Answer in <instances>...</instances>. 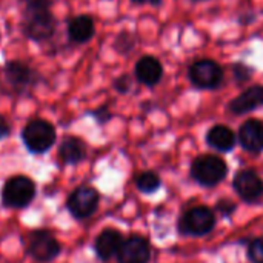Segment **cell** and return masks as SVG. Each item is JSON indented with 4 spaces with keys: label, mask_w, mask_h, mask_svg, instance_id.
<instances>
[{
    "label": "cell",
    "mask_w": 263,
    "mask_h": 263,
    "mask_svg": "<svg viewBox=\"0 0 263 263\" xmlns=\"http://www.w3.org/2000/svg\"><path fill=\"white\" fill-rule=\"evenodd\" d=\"M59 22L51 9H23L22 32L35 43H45L55 35Z\"/></svg>",
    "instance_id": "1"
},
{
    "label": "cell",
    "mask_w": 263,
    "mask_h": 263,
    "mask_svg": "<svg viewBox=\"0 0 263 263\" xmlns=\"http://www.w3.org/2000/svg\"><path fill=\"white\" fill-rule=\"evenodd\" d=\"M20 137L25 148L31 154L42 156L54 146L57 140V131L51 122L45 119H32L23 126Z\"/></svg>",
    "instance_id": "2"
},
{
    "label": "cell",
    "mask_w": 263,
    "mask_h": 263,
    "mask_svg": "<svg viewBox=\"0 0 263 263\" xmlns=\"http://www.w3.org/2000/svg\"><path fill=\"white\" fill-rule=\"evenodd\" d=\"M37 194L35 182L25 176L17 174L9 177L2 188V205L9 210H23L32 203Z\"/></svg>",
    "instance_id": "3"
},
{
    "label": "cell",
    "mask_w": 263,
    "mask_h": 263,
    "mask_svg": "<svg viewBox=\"0 0 263 263\" xmlns=\"http://www.w3.org/2000/svg\"><path fill=\"white\" fill-rule=\"evenodd\" d=\"M3 79L11 91L17 96L28 94L32 88L43 82L40 72L22 60H8L3 65Z\"/></svg>",
    "instance_id": "4"
},
{
    "label": "cell",
    "mask_w": 263,
    "mask_h": 263,
    "mask_svg": "<svg viewBox=\"0 0 263 263\" xmlns=\"http://www.w3.org/2000/svg\"><path fill=\"white\" fill-rule=\"evenodd\" d=\"M188 79L199 89H216L223 82V69L216 60L199 59L188 68Z\"/></svg>",
    "instance_id": "5"
},
{
    "label": "cell",
    "mask_w": 263,
    "mask_h": 263,
    "mask_svg": "<svg viewBox=\"0 0 263 263\" xmlns=\"http://www.w3.org/2000/svg\"><path fill=\"white\" fill-rule=\"evenodd\" d=\"M100 196L97 190L92 186H77L66 199V210L68 213L77 219V220H85L89 219L99 208Z\"/></svg>",
    "instance_id": "6"
},
{
    "label": "cell",
    "mask_w": 263,
    "mask_h": 263,
    "mask_svg": "<svg viewBox=\"0 0 263 263\" xmlns=\"http://www.w3.org/2000/svg\"><path fill=\"white\" fill-rule=\"evenodd\" d=\"M28 254L40 263H49L55 260L62 253V245L59 240L46 230H35L28 239Z\"/></svg>",
    "instance_id": "7"
},
{
    "label": "cell",
    "mask_w": 263,
    "mask_h": 263,
    "mask_svg": "<svg viewBox=\"0 0 263 263\" xmlns=\"http://www.w3.org/2000/svg\"><path fill=\"white\" fill-rule=\"evenodd\" d=\"M228 173L227 163L216 156H202L194 160L191 166V174L194 180L205 186H214L225 179Z\"/></svg>",
    "instance_id": "8"
},
{
    "label": "cell",
    "mask_w": 263,
    "mask_h": 263,
    "mask_svg": "<svg viewBox=\"0 0 263 263\" xmlns=\"http://www.w3.org/2000/svg\"><path fill=\"white\" fill-rule=\"evenodd\" d=\"M216 225V217L213 211L206 206H196L183 214L180 219V231L193 236L208 234Z\"/></svg>",
    "instance_id": "9"
},
{
    "label": "cell",
    "mask_w": 263,
    "mask_h": 263,
    "mask_svg": "<svg viewBox=\"0 0 263 263\" xmlns=\"http://www.w3.org/2000/svg\"><path fill=\"white\" fill-rule=\"evenodd\" d=\"M116 257L119 263H148L151 257L149 245L143 237L131 236L122 242Z\"/></svg>",
    "instance_id": "10"
},
{
    "label": "cell",
    "mask_w": 263,
    "mask_h": 263,
    "mask_svg": "<svg viewBox=\"0 0 263 263\" xmlns=\"http://www.w3.org/2000/svg\"><path fill=\"white\" fill-rule=\"evenodd\" d=\"M66 35L72 45H85L96 35V23L91 15L80 14L71 17L66 25Z\"/></svg>",
    "instance_id": "11"
},
{
    "label": "cell",
    "mask_w": 263,
    "mask_h": 263,
    "mask_svg": "<svg viewBox=\"0 0 263 263\" xmlns=\"http://www.w3.org/2000/svg\"><path fill=\"white\" fill-rule=\"evenodd\" d=\"M136 79L145 86H156L163 77V66L154 55H143L134 66Z\"/></svg>",
    "instance_id": "12"
},
{
    "label": "cell",
    "mask_w": 263,
    "mask_h": 263,
    "mask_svg": "<svg viewBox=\"0 0 263 263\" xmlns=\"http://www.w3.org/2000/svg\"><path fill=\"white\" fill-rule=\"evenodd\" d=\"M57 157L62 165H79L86 159V145L80 137L65 136L59 145Z\"/></svg>",
    "instance_id": "13"
},
{
    "label": "cell",
    "mask_w": 263,
    "mask_h": 263,
    "mask_svg": "<svg viewBox=\"0 0 263 263\" xmlns=\"http://www.w3.org/2000/svg\"><path fill=\"white\" fill-rule=\"evenodd\" d=\"M236 193L247 202H256L263 196V182L253 171H240L234 179Z\"/></svg>",
    "instance_id": "14"
},
{
    "label": "cell",
    "mask_w": 263,
    "mask_h": 263,
    "mask_svg": "<svg viewBox=\"0 0 263 263\" xmlns=\"http://www.w3.org/2000/svg\"><path fill=\"white\" fill-rule=\"evenodd\" d=\"M263 106V86L253 85L248 89H245L242 94H239L236 99H233L228 105V109L233 114H247L250 111H254Z\"/></svg>",
    "instance_id": "15"
},
{
    "label": "cell",
    "mask_w": 263,
    "mask_h": 263,
    "mask_svg": "<svg viewBox=\"0 0 263 263\" xmlns=\"http://www.w3.org/2000/svg\"><path fill=\"white\" fill-rule=\"evenodd\" d=\"M122 234L117 230H103L94 242V251L100 260H109L112 256L117 254L122 245Z\"/></svg>",
    "instance_id": "16"
},
{
    "label": "cell",
    "mask_w": 263,
    "mask_h": 263,
    "mask_svg": "<svg viewBox=\"0 0 263 263\" xmlns=\"http://www.w3.org/2000/svg\"><path fill=\"white\" fill-rule=\"evenodd\" d=\"M239 140L242 146L251 153L263 151V123L260 120H247L239 131Z\"/></svg>",
    "instance_id": "17"
},
{
    "label": "cell",
    "mask_w": 263,
    "mask_h": 263,
    "mask_svg": "<svg viewBox=\"0 0 263 263\" xmlns=\"http://www.w3.org/2000/svg\"><path fill=\"white\" fill-rule=\"evenodd\" d=\"M206 140H208V143L213 148H216L219 151H230L236 145V136H234V133L228 126H223V125L213 126L208 131Z\"/></svg>",
    "instance_id": "18"
},
{
    "label": "cell",
    "mask_w": 263,
    "mask_h": 263,
    "mask_svg": "<svg viewBox=\"0 0 263 263\" xmlns=\"http://www.w3.org/2000/svg\"><path fill=\"white\" fill-rule=\"evenodd\" d=\"M136 43H137V39H136V35H134L133 32H129V31H122V32L116 37L112 46H114V49H116L119 54L128 55V54L134 49Z\"/></svg>",
    "instance_id": "19"
},
{
    "label": "cell",
    "mask_w": 263,
    "mask_h": 263,
    "mask_svg": "<svg viewBox=\"0 0 263 263\" xmlns=\"http://www.w3.org/2000/svg\"><path fill=\"white\" fill-rule=\"evenodd\" d=\"M136 185L142 193H154L160 186V179L157 177V174L146 171V173H142L137 176Z\"/></svg>",
    "instance_id": "20"
},
{
    "label": "cell",
    "mask_w": 263,
    "mask_h": 263,
    "mask_svg": "<svg viewBox=\"0 0 263 263\" xmlns=\"http://www.w3.org/2000/svg\"><path fill=\"white\" fill-rule=\"evenodd\" d=\"M233 74H234V79L239 82V83H243V82H248L253 76V68H250L248 65L239 62V63H234L233 65Z\"/></svg>",
    "instance_id": "21"
},
{
    "label": "cell",
    "mask_w": 263,
    "mask_h": 263,
    "mask_svg": "<svg viewBox=\"0 0 263 263\" xmlns=\"http://www.w3.org/2000/svg\"><path fill=\"white\" fill-rule=\"evenodd\" d=\"M248 256L253 263H263V239H257L250 245Z\"/></svg>",
    "instance_id": "22"
},
{
    "label": "cell",
    "mask_w": 263,
    "mask_h": 263,
    "mask_svg": "<svg viewBox=\"0 0 263 263\" xmlns=\"http://www.w3.org/2000/svg\"><path fill=\"white\" fill-rule=\"evenodd\" d=\"M114 89L119 92V94H128L129 89H131V85H133V80L128 74H122L119 76L116 80H114Z\"/></svg>",
    "instance_id": "23"
},
{
    "label": "cell",
    "mask_w": 263,
    "mask_h": 263,
    "mask_svg": "<svg viewBox=\"0 0 263 263\" xmlns=\"http://www.w3.org/2000/svg\"><path fill=\"white\" fill-rule=\"evenodd\" d=\"M23 9H51L55 0H20Z\"/></svg>",
    "instance_id": "24"
},
{
    "label": "cell",
    "mask_w": 263,
    "mask_h": 263,
    "mask_svg": "<svg viewBox=\"0 0 263 263\" xmlns=\"http://www.w3.org/2000/svg\"><path fill=\"white\" fill-rule=\"evenodd\" d=\"M89 116H92V117L97 120V123H100V125H105V123L109 122L111 117H112V114H111V111L108 109V106H100V108L91 111Z\"/></svg>",
    "instance_id": "25"
},
{
    "label": "cell",
    "mask_w": 263,
    "mask_h": 263,
    "mask_svg": "<svg viewBox=\"0 0 263 263\" xmlns=\"http://www.w3.org/2000/svg\"><path fill=\"white\" fill-rule=\"evenodd\" d=\"M217 210H219L223 216H230V214H233V211L236 210V205H234L233 202H230V200H220V202L217 203Z\"/></svg>",
    "instance_id": "26"
},
{
    "label": "cell",
    "mask_w": 263,
    "mask_h": 263,
    "mask_svg": "<svg viewBox=\"0 0 263 263\" xmlns=\"http://www.w3.org/2000/svg\"><path fill=\"white\" fill-rule=\"evenodd\" d=\"M11 134V125L8 123V120L0 114V142L5 140L6 137H9Z\"/></svg>",
    "instance_id": "27"
},
{
    "label": "cell",
    "mask_w": 263,
    "mask_h": 263,
    "mask_svg": "<svg viewBox=\"0 0 263 263\" xmlns=\"http://www.w3.org/2000/svg\"><path fill=\"white\" fill-rule=\"evenodd\" d=\"M134 5H153V6H160L163 0H131Z\"/></svg>",
    "instance_id": "28"
},
{
    "label": "cell",
    "mask_w": 263,
    "mask_h": 263,
    "mask_svg": "<svg viewBox=\"0 0 263 263\" xmlns=\"http://www.w3.org/2000/svg\"><path fill=\"white\" fill-rule=\"evenodd\" d=\"M253 18H254V17H253L251 14H248V15H240V18H239V20H240V23H242V25H248V23H251V22H253Z\"/></svg>",
    "instance_id": "29"
},
{
    "label": "cell",
    "mask_w": 263,
    "mask_h": 263,
    "mask_svg": "<svg viewBox=\"0 0 263 263\" xmlns=\"http://www.w3.org/2000/svg\"><path fill=\"white\" fill-rule=\"evenodd\" d=\"M191 2H196L197 3V2H206V0H191Z\"/></svg>",
    "instance_id": "30"
}]
</instances>
